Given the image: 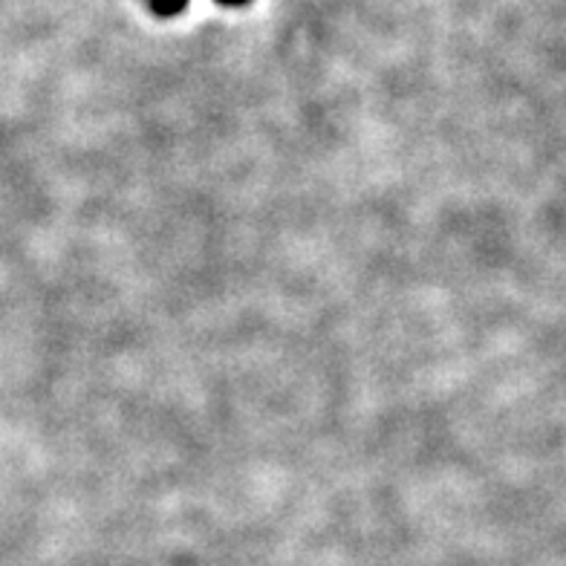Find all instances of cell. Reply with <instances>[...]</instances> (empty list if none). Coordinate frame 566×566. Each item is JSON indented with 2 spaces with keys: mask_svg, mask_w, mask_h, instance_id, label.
<instances>
[{
  "mask_svg": "<svg viewBox=\"0 0 566 566\" xmlns=\"http://www.w3.org/2000/svg\"><path fill=\"white\" fill-rule=\"evenodd\" d=\"M186 3L188 0H151V7H153V12H156V15H179V12H183V9H186Z\"/></svg>",
  "mask_w": 566,
  "mask_h": 566,
  "instance_id": "obj_1",
  "label": "cell"
},
{
  "mask_svg": "<svg viewBox=\"0 0 566 566\" xmlns=\"http://www.w3.org/2000/svg\"><path fill=\"white\" fill-rule=\"evenodd\" d=\"M217 3H223V7H243L249 0H217Z\"/></svg>",
  "mask_w": 566,
  "mask_h": 566,
  "instance_id": "obj_2",
  "label": "cell"
}]
</instances>
